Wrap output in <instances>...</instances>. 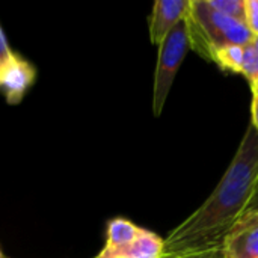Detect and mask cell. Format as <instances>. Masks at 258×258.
<instances>
[{
  "mask_svg": "<svg viewBox=\"0 0 258 258\" xmlns=\"http://www.w3.org/2000/svg\"><path fill=\"white\" fill-rule=\"evenodd\" d=\"M258 180V132L248 125L210 197L165 239V255L192 258L221 252L222 242L246 213Z\"/></svg>",
  "mask_w": 258,
  "mask_h": 258,
  "instance_id": "1",
  "label": "cell"
},
{
  "mask_svg": "<svg viewBox=\"0 0 258 258\" xmlns=\"http://www.w3.org/2000/svg\"><path fill=\"white\" fill-rule=\"evenodd\" d=\"M190 50L212 60L213 53L225 45H248L252 33L242 20L213 11L206 0H189L186 14Z\"/></svg>",
  "mask_w": 258,
  "mask_h": 258,
  "instance_id": "2",
  "label": "cell"
},
{
  "mask_svg": "<svg viewBox=\"0 0 258 258\" xmlns=\"http://www.w3.org/2000/svg\"><path fill=\"white\" fill-rule=\"evenodd\" d=\"M189 50V33L186 21L183 20L169 32V35L159 45L153 89V112L156 116H159L163 112L177 73Z\"/></svg>",
  "mask_w": 258,
  "mask_h": 258,
  "instance_id": "3",
  "label": "cell"
},
{
  "mask_svg": "<svg viewBox=\"0 0 258 258\" xmlns=\"http://www.w3.org/2000/svg\"><path fill=\"white\" fill-rule=\"evenodd\" d=\"M222 258H258V212H246L228 231L221 246Z\"/></svg>",
  "mask_w": 258,
  "mask_h": 258,
  "instance_id": "4",
  "label": "cell"
},
{
  "mask_svg": "<svg viewBox=\"0 0 258 258\" xmlns=\"http://www.w3.org/2000/svg\"><path fill=\"white\" fill-rule=\"evenodd\" d=\"M189 0H157L153 5V11L148 20V32L153 44L160 42L169 35V32L180 24L187 14Z\"/></svg>",
  "mask_w": 258,
  "mask_h": 258,
  "instance_id": "5",
  "label": "cell"
},
{
  "mask_svg": "<svg viewBox=\"0 0 258 258\" xmlns=\"http://www.w3.org/2000/svg\"><path fill=\"white\" fill-rule=\"evenodd\" d=\"M0 80L6 103L12 106L20 104L26 92L32 88V85L36 80V70L29 60H26L17 53L14 62L2 74Z\"/></svg>",
  "mask_w": 258,
  "mask_h": 258,
  "instance_id": "6",
  "label": "cell"
},
{
  "mask_svg": "<svg viewBox=\"0 0 258 258\" xmlns=\"http://www.w3.org/2000/svg\"><path fill=\"white\" fill-rule=\"evenodd\" d=\"M165 239L142 228L141 234L119 248L104 246L94 258H165Z\"/></svg>",
  "mask_w": 258,
  "mask_h": 258,
  "instance_id": "7",
  "label": "cell"
},
{
  "mask_svg": "<svg viewBox=\"0 0 258 258\" xmlns=\"http://www.w3.org/2000/svg\"><path fill=\"white\" fill-rule=\"evenodd\" d=\"M142 228L138 227L135 222L125 219V218H113L107 222L106 227V243L107 248H119L130 242H133L139 234Z\"/></svg>",
  "mask_w": 258,
  "mask_h": 258,
  "instance_id": "8",
  "label": "cell"
},
{
  "mask_svg": "<svg viewBox=\"0 0 258 258\" xmlns=\"http://www.w3.org/2000/svg\"><path fill=\"white\" fill-rule=\"evenodd\" d=\"M243 53H245V45H225L213 53L210 62L216 63L225 73L240 74Z\"/></svg>",
  "mask_w": 258,
  "mask_h": 258,
  "instance_id": "9",
  "label": "cell"
},
{
  "mask_svg": "<svg viewBox=\"0 0 258 258\" xmlns=\"http://www.w3.org/2000/svg\"><path fill=\"white\" fill-rule=\"evenodd\" d=\"M206 2L213 11L245 21V0H206Z\"/></svg>",
  "mask_w": 258,
  "mask_h": 258,
  "instance_id": "10",
  "label": "cell"
},
{
  "mask_svg": "<svg viewBox=\"0 0 258 258\" xmlns=\"http://www.w3.org/2000/svg\"><path fill=\"white\" fill-rule=\"evenodd\" d=\"M240 74L249 82V85L255 83L258 80V53L254 50V47L251 44L245 45Z\"/></svg>",
  "mask_w": 258,
  "mask_h": 258,
  "instance_id": "11",
  "label": "cell"
},
{
  "mask_svg": "<svg viewBox=\"0 0 258 258\" xmlns=\"http://www.w3.org/2000/svg\"><path fill=\"white\" fill-rule=\"evenodd\" d=\"M15 54L17 53H14L12 50H11V47L8 45V41H6V36H5V33H3V29H2V26H0V77H2V74L11 67V63L14 62V59H15Z\"/></svg>",
  "mask_w": 258,
  "mask_h": 258,
  "instance_id": "12",
  "label": "cell"
},
{
  "mask_svg": "<svg viewBox=\"0 0 258 258\" xmlns=\"http://www.w3.org/2000/svg\"><path fill=\"white\" fill-rule=\"evenodd\" d=\"M245 24L254 36L258 35V0H245Z\"/></svg>",
  "mask_w": 258,
  "mask_h": 258,
  "instance_id": "13",
  "label": "cell"
},
{
  "mask_svg": "<svg viewBox=\"0 0 258 258\" xmlns=\"http://www.w3.org/2000/svg\"><path fill=\"white\" fill-rule=\"evenodd\" d=\"M251 124L252 127L258 132V100L252 98V104H251Z\"/></svg>",
  "mask_w": 258,
  "mask_h": 258,
  "instance_id": "14",
  "label": "cell"
},
{
  "mask_svg": "<svg viewBox=\"0 0 258 258\" xmlns=\"http://www.w3.org/2000/svg\"><path fill=\"white\" fill-rule=\"evenodd\" d=\"M246 212H258V180H257V186H255V190H254V195L248 204V210Z\"/></svg>",
  "mask_w": 258,
  "mask_h": 258,
  "instance_id": "15",
  "label": "cell"
},
{
  "mask_svg": "<svg viewBox=\"0 0 258 258\" xmlns=\"http://www.w3.org/2000/svg\"><path fill=\"white\" fill-rule=\"evenodd\" d=\"M251 91H252L254 98H257L258 100V80L255 82V83H252V85H251Z\"/></svg>",
  "mask_w": 258,
  "mask_h": 258,
  "instance_id": "16",
  "label": "cell"
},
{
  "mask_svg": "<svg viewBox=\"0 0 258 258\" xmlns=\"http://www.w3.org/2000/svg\"><path fill=\"white\" fill-rule=\"evenodd\" d=\"M251 45L254 47V50L258 53V35L252 36V41H251Z\"/></svg>",
  "mask_w": 258,
  "mask_h": 258,
  "instance_id": "17",
  "label": "cell"
},
{
  "mask_svg": "<svg viewBox=\"0 0 258 258\" xmlns=\"http://www.w3.org/2000/svg\"><path fill=\"white\" fill-rule=\"evenodd\" d=\"M192 258H221V252H218V254H210V255H201V257H192Z\"/></svg>",
  "mask_w": 258,
  "mask_h": 258,
  "instance_id": "18",
  "label": "cell"
},
{
  "mask_svg": "<svg viewBox=\"0 0 258 258\" xmlns=\"http://www.w3.org/2000/svg\"><path fill=\"white\" fill-rule=\"evenodd\" d=\"M165 258H184V257H177V255H166Z\"/></svg>",
  "mask_w": 258,
  "mask_h": 258,
  "instance_id": "19",
  "label": "cell"
},
{
  "mask_svg": "<svg viewBox=\"0 0 258 258\" xmlns=\"http://www.w3.org/2000/svg\"><path fill=\"white\" fill-rule=\"evenodd\" d=\"M0 258H8L5 254H3V252H2V249H0Z\"/></svg>",
  "mask_w": 258,
  "mask_h": 258,
  "instance_id": "20",
  "label": "cell"
},
{
  "mask_svg": "<svg viewBox=\"0 0 258 258\" xmlns=\"http://www.w3.org/2000/svg\"><path fill=\"white\" fill-rule=\"evenodd\" d=\"M0 89H2V80H0Z\"/></svg>",
  "mask_w": 258,
  "mask_h": 258,
  "instance_id": "21",
  "label": "cell"
}]
</instances>
